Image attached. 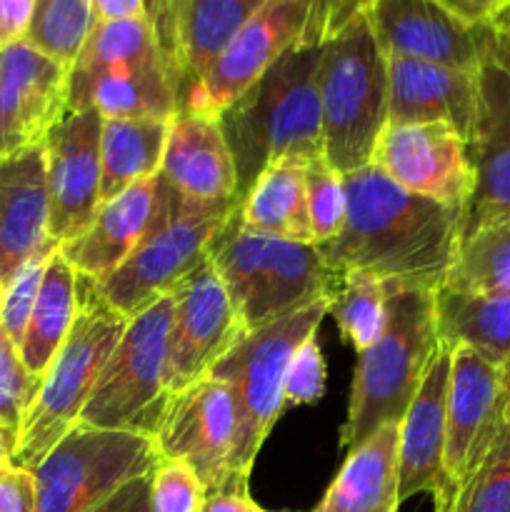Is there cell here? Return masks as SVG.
Instances as JSON below:
<instances>
[{
  "instance_id": "6da1fadb",
  "label": "cell",
  "mask_w": 510,
  "mask_h": 512,
  "mask_svg": "<svg viewBox=\"0 0 510 512\" xmlns=\"http://www.w3.org/2000/svg\"><path fill=\"white\" fill-rule=\"evenodd\" d=\"M345 223L318 245L338 275L368 273L390 290L443 288L460 248L463 210L400 188L378 165L343 175Z\"/></svg>"
},
{
  "instance_id": "7a4b0ae2",
  "label": "cell",
  "mask_w": 510,
  "mask_h": 512,
  "mask_svg": "<svg viewBox=\"0 0 510 512\" xmlns=\"http://www.w3.org/2000/svg\"><path fill=\"white\" fill-rule=\"evenodd\" d=\"M325 35L328 30L288 50L218 115L238 173V203L270 165L325 155L318 93Z\"/></svg>"
},
{
  "instance_id": "3957f363",
  "label": "cell",
  "mask_w": 510,
  "mask_h": 512,
  "mask_svg": "<svg viewBox=\"0 0 510 512\" xmlns=\"http://www.w3.org/2000/svg\"><path fill=\"white\" fill-rule=\"evenodd\" d=\"M318 93L328 163L343 175L368 165L388 125L390 83L363 5L335 15L320 53Z\"/></svg>"
},
{
  "instance_id": "277c9868",
  "label": "cell",
  "mask_w": 510,
  "mask_h": 512,
  "mask_svg": "<svg viewBox=\"0 0 510 512\" xmlns=\"http://www.w3.org/2000/svg\"><path fill=\"white\" fill-rule=\"evenodd\" d=\"M245 333L258 330L313 300H333L340 275L325 263L318 245L258 233L228 215L208 248Z\"/></svg>"
},
{
  "instance_id": "5b68a950",
  "label": "cell",
  "mask_w": 510,
  "mask_h": 512,
  "mask_svg": "<svg viewBox=\"0 0 510 512\" xmlns=\"http://www.w3.org/2000/svg\"><path fill=\"white\" fill-rule=\"evenodd\" d=\"M438 345L433 290L388 288L383 335L358 355L340 448L350 453L380 428L403 420Z\"/></svg>"
},
{
  "instance_id": "8992f818",
  "label": "cell",
  "mask_w": 510,
  "mask_h": 512,
  "mask_svg": "<svg viewBox=\"0 0 510 512\" xmlns=\"http://www.w3.org/2000/svg\"><path fill=\"white\" fill-rule=\"evenodd\" d=\"M330 310V300L320 298L258 330L245 333L210 378L230 388L235 400V440L230 455V478L223 493H248L250 470L273 425L285 413V373L295 350L315 335Z\"/></svg>"
},
{
  "instance_id": "52a82bcc",
  "label": "cell",
  "mask_w": 510,
  "mask_h": 512,
  "mask_svg": "<svg viewBox=\"0 0 510 512\" xmlns=\"http://www.w3.org/2000/svg\"><path fill=\"white\" fill-rule=\"evenodd\" d=\"M80 313L68 338L45 370L13 448V465L33 470L78 425L105 363L128 318L110 308L93 283L80 278Z\"/></svg>"
},
{
  "instance_id": "ba28073f",
  "label": "cell",
  "mask_w": 510,
  "mask_h": 512,
  "mask_svg": "<svg viewBox=\"0 0 510 512\" xmlns=\"http://www.w3.org/2000/svg\"><path fill=\"white\" fill-rule=\"evenodd\" d=\"M235 208L238 203H193L158 173V208L148 233L118 270L93 283L95 293L120 315L135 318L208 260L210 240Z\"/></svg>"
},
{
  "instance_id": "9c48e42d",
  "label": "cell",
  "mask_w": 510,
  "mask_h": 512,
  "mask_svg": "<svg viewBox=\"0 0 510 512\" xmlns=\"http://www.w3.org/2000/svg\"><path fill=\"white\" fill-rule=\"evenodd\" d=\"M173 298L163 295L128 320L78 425L155 438L170 405L165 368Z\"/></svg>"
},
{
  "instance_id": "30bf717a",
  "label": "cell",
  "mask_w": 510,
  "mask_h": 512,
  "mask_svg": "<svg viewBox=\"0 0 510 512\" xmlns=\"http://www.w3.org/2000/svg\"><path fill=\"white\" fill-rule=\"evenodd\" d=\"M155 438L75 425L30 473L38 512H95L115 493L153 473Z\"/></svg>"
},
{
  "instance_id": "8fae6325",
  "label": "cell",
  "mask_w": 510,
  "mask_h": 512,
  "mask_svg": "<svg viewBox=\"0 0 510 512\" xmlns=\"http://www.w3.org/2000/svg\"><path fill=\"white\" fill-rule=\"evenodd\" d=\"M340 8L343 5L338 0H265L203 78L185 90L180 110L218 120V115L288 50L330 30Z\"/></svg>"
},
{
  "instance_id": "7c38bea8",
  "label": "cell",
  "mask_w": 510,
  "mask_h": 512,
  "mask_svg": "<svg viewBox=\"0 0 510 512\" xmlns=\"http://www.w3.org/2000/svg\"><path fill=\"white\" fill-rule=\"evenodd\" d=\"M510 423V363L500 365L468 345L450 350L445 398V475L463 480Z\"/></svg>"
},
{
  "instance_id": "4fadbf2b",
  "label": "cell",
  "mask_w": 510,
  "mask_h": 512,
  "mask_svg": "<svg viewBox=\"0 0 510 512\" xmlns=\"http://www.w3.org/2000/svg\"><path fill=\"white\" fill-rule=\"evenodd\" d=\"M168 295L173 298V318L165 383L170 398H175L193 383L208 378L245 330L210 260L180 280Z\"/></svg>"
},
{
  "instance_id": "5bb4252c",
  "label": "cell",
  "mask_w": 510,
  "mask_h": 512,
  "mask_svg": "<svg viewBox=\"0 0 510 512\" xmlns=\"http://www.w3.org/2000/svg\"><path fill=\"white\" fill-rule=\"evenodd\" d=\"M370 163L400 188L450 208L465 210L473 193L468 140L445 123L385 125Z\"/></svg>"
},
{
  "instance_id": "9a60e30c",
  "label": "cell",
  "mask_w": 510,
  "mask_h": 512,
  "mask_svg": "<svg viewBox=\"0 0 510 512\" xmlns=\"http://www.w3.org/2000/svg\"><path fill=\"white\" fill-rule=\"evenodd\" d=\"M363 10L385 58L478 73L490 55V30L460 23L435 0H365Z\"/></svg>"
},
{
  "instance_id": "2e32d148",
  "label": "cell",
  "mask_w": 510,
  "mask_h": 512,
  "mask_svg": "<svg viewBox=\"0 0 510 512\" xmlns=\"http://www.w3.org/2000/svg\"><path fill=\"white\" fill-rule=\"evenodd\" d=\"M235 440V400L225 383L203 378L170 400L155 443L160 458L188 465L208 495L223 493Z\"/></svg>"
},
{
  "instance_id": "e0dca14e",
  "label": "cell",
  "mask_w": 510,
  "mask_h": 512,
  "mask_svg": "<svg viewBox=\"0 0 510 512\" xmlns=\"http://www.w3.org/2000/svg\"><path fill=\"white\" fill-rule=\"evenodd\" d=\"M468 150L475 183L463 210L460 243L510 218V68L493 53L478 68V110Z\"/></svg>"
},
{
  "instance_id": "ac0fdd59",
  "label": "cell",
  "mask_w": 510,
  "mask_h": 512,
  "mask_svg": "<svg viewBox=\"0 0 510 512\" xmlns=\"http://www.w3.org/2000/svg\"><path fill=\"white\" fill-rule=\"evenodd\" d=\"M100 130L95 108L68 110L43 140L50 195V238H78L100 208Z\"/></svg>"
},
{
  "instance_id": "d6986e66",
  "label": "cell",
  "mask_w": 510,
  "mask_h": 512,
  "mask_svg": "<svg viewBox=\"0 0 510 512\" xmlns=\"http://www.w3.org/2000/svg\"><path fill=\"white\" fill-rule=\"evenodd\" d=\"M70 68L20 40L0 50V160L43 145L68 113Z\"/></svg>"
},
{
  "instance_id": "ffe728a7",
  "label": "cell",
  "mask_w": 510,
  "mask_h": 512,
  "mask_svg": "<svg viewBox=\"0 0 510 512\" xmlns=\"http://www.w3.org/2000/svg\"><path fill=\"white\" fill-rule=\"evenodd\" d=\"M450 350L438 345L413 403L400 420L398 500L420 493L438 500L448 490L445 475V398H448Z\"/></svg>"
},
{
  "instance_id": "44dd1931",
  "label": "cell",
  "mask_w": 510,
  "mask_h": 512,
  "mask_svg": "<svg viewBox=\"0 0 510 512\" xmlns=\"http://www.w3.org/2000/svg\"><path fill=\"white\" fill-rule=\"evenodd\" d=\"M95 108L103 118H165L180 110V83L165 58L70 68L68 110Z\"/></svg>"
},
{
  "instance_id": "7402d4cb",
  "label": "cell",
  "mask_w": 510,
  "mask_h": 512,
  "mask_svg": "<svg viewBox=\"0 0 510 512\" xmlns=\"http://www.w3.org/2000/svg\"><path fill=\"white\" fill-rule=\"evenodd\" d=\"M48 245L50 195L45 173V148L15 153L0 160V283L5 285Z\"/></svg>"
},
{
  "instance_id": "603a6c76",
  "label": "cell",
  "mask_w": 510,
  "mask_h": 512,
  "mask_svg": "<svg viewBox=\"0 0 510 512\" xmlns=\"http://www.w3.org/2000/svg\"><path fill=\"white\" fill-rule=\"evenodd\" d=\"M388 125L445 123L470 140L478 110V73L388 58Z\"/></svg>"
},
{
  "instance_id": "cb8c5ba5",
  "label": "cell",
  "mask_w": 510,
  "mask_h": 512,
  "mask_svg": "<svg viewBox=\"0 0 510 512\" xmlns=\"http://www.w3.org/2000/svg\"><path fill=\"white\" fill-rule=\"evenodd\" d=\"M160 178L193 203H238V173L218 120L178 110L170 123Z\"/></svg>"
},
{
  "instance_id": "d4e9b609",
  "label": "cell",
  "mask_w": 510,
  "mask_h": 512,
  "mask_svg": "<svg viewBox=\"0 0 510 512\" xmlns=\"http://www.w3.org/2000/svg\"><path fill=\"white\" fill-rule=\"evenodd\" d=\"M158 208V175L130 185L113 200L103 203L93 223L60 245V253L80 278L100 283L130 258L148 233Z\"/></svg>"
},
{
  "instance_id": "484cf974",
  "label": "cell",
  "mask_w": 510,
  "mask_h": 512,
  "mask_svg": "<svg viewBox=\"0 0 510 512\" xmlns=\"http://www.w3.org/2000/svg\"><path fill=\"white\" fill-rule=\"evenodd\" d=\"M263 5L265 0H173L168 60L180 98Z\"/></svg>"
},
{
  "instance_id": "4316f807",
  "label": "cell",
  "mask_w": 510,
  "mask_h": 512,
  "mask_svg": "<svg viewBox=\"0 0 510 512\" xmlns=\"http://www.w3.org/2000/svg\"><path fill=\"white\" fill-rule=\"evenodd\" d=\"M398 438L393 423L350 450L313 512H398Z\"/></svg>"
},
{
  "instance_id": "83f0119b",
  "label": "cell",
  "mask_w": 510,
  "mask_h": 512,
  "mask_svg": "<svg viewBox=\"0 0 510 512\" xmlns=\"http://www.w3.org/2000/svg\"><path fill=\"white\" fill-rule=\"evenodd\" d=\"M170 123L165 118H103L100 205L160 173Z\"/></svg>"
},
{
  "instance_id": "f1b7e54d",
  "label": "cell",
  "mask_w": 510,
  "mask_h": 512,
  "mask_svg": "<svg viewBox=\"0 0 510 512\" xmlns=\"http://www.w3.org/2000/svg\"><path fill=\"white\" fill-rule=\"evenodd\" d=\"M435 323L440 345L448 350L468 345L493 363H510V290L470 295L438 288Z\"/></svg>"
},
{
  "instance_id": "f546056e",
  "label": "cell",
  "mask_w": 510,
  "mask_h": 512,
  "mask_svg": "<svg viewBox=\"0 0 510 512\" xmlns=\"http://www.w3.org/2000/svg\"><path fill=\"white\" fill-rule=\"evenodd\" d=\"M80 305H83L80 275L75 273L73 265L63 258L58 248L53 258L48 260L28 328L20 340V358L38 380H43L55 353L68 338L70 328L80 313Z\"/></svg>"
},
{
  "instance_id": "4dcf8cb0",
  "label": "cell",
  "mask_w": 510,
  "mask_h": 512,
  "mask_svg": "<svg viewBox=\"0 0 510 512\" xmlns=\"http://www.w3.org/2000/svg\"><path fill=\"white\" fill-rule=\"evenodd\" d=\"M305 163L308 160H280L263 170L238 203L240 220L258 233L315 245L305 195Z\"/></svg>"
},
{
  "instance_id": "1f68e13d",
  "label": "cell",
  "mask_w": 510,
  "mask_h": 512,
  "mask_svg": "<svg viewBox=\"0 0 510 512\" xmlns=\"http://www.w3.org/2000/svg\"><path fill=\"white\" fill-rule=\"evenodd\" d=\"M443 288L485 295L510 290V218L488 225L463 240Z\"/></svg>"
},
{
  "instance_id": "d6a6232c",
  "label": "cell",
  "mask_w": 510,
  "mask_h": 512,
  "mask_svg": "<svg viewBox=\"0 0 510 512\" xmlns=\"http://www.w3.org/2000/svg\"><path fill=\"white\" fill-rule=\"evenodd\" d=\"M328 313H333L345 343L353 345L360 355L383 335L388 320V285L368 273H343Z\"/></svg>"
},
{
  "instance_id": "836d02e7",
  "label": "cell",
  "mask_w": 510,
  "mask_h": 512,
  "mask_svg": "<svg viewBox=\"0 0 510 512\" xmlns=\"http://www.w3.org/2000/svg\"><path fill=\"white\" fill-rule=\"evenodd\" d=\"M435 503V512H510V423L485 458Z\"/></svg>"
},
{
  "instance_id": "e575fe53",
  "label": "cell",
  "mask_w": 510,
  "mask_h": 512,
  "mask_svg": "<svg viewBox=\"0 0 510 512\" xmlns=\"http://www.w3.org/2000/svg\"><path fill=\"white\" fill-rule=\"evenodd\" d=\"M93 25V0H35L25 40L65 68H73Z\"/></svg>"
},
{
  "instance_id": "d590c367",
  "label": "cell",
  "mask_w": 510,
  "mask_h": 512,
  "mask_svg": "<svg viewBox=\"0 0 510 512\" xmlns=\"http://www.w3.org/2000/svg\"><path fill=\"white\" fill-rule=\"evenodd\" d=\"M305 195H308L313 243H328L343 228L348 200H345L343 173H338L325 155H315L305 163Z\"/></svg>"
},
{
  "instance_id": "8d00e7d4",
  "label": "cell",
  "mask_w": 510,
  "mask_h": 512,
  "mask_svg": "<svg viewBox=\"0 0 510 512\" xmlns=\"http://www.w3.org/2000/svg\"><path fill=\"white\" fill-rule=\"evenodd\" d=\"M40 380L25 368L20 348L0 325V430L18 438L25 413L38 393Z\"/></svg>"
},
{
  "instance_id": "74e56055",
  "label": "cell",
  "mask_w": 510,
  "mask_h": 512,
  "mask_svg": "<svg viewBox=\"0 0 510 512\" xmlns=\"http://www.w3.org/2000/svg\"><path fill=\"white\" fill-rule=\"evenodd\" d=\"M208 490L180 460L160 458L148 478L150 512H200Z\"/></svg>"
},
{
  "instance_id": "f35d334b",
  "label": "cell",
  "mask_w": 510,
  "mask_h": 512,
  "mask_svg": "<svg viewBox=\"0 0 510 512\" xmlns=\"http://www.w3.org/2000/svg\"><path fill=\"white\" fill-rule=\"evenodd\" d=\"M60 245H48L45 250H40L38 255L28 260L18 273L13 275L8 285L3 290V303H0V325L5 328V333L18 343L23 340L25 328H28L30 313H33L35 298H38L40 283H43L45 268H48V260L53 258V253Z\"/></svg>"
},
{
  "instance_id": "ab89813d",
  "label": "cell",
  "mask_w": 510,
  "mask_h": 512,
  "mask_svg": "<svg viewBox=\"0 0 510 512\" xmlns=\"http://www.w3.org/2000/svg\"><path fill=\"white\" fill-rule=\"evenodd\" d=\"M325 380H328V370H325L323 350H320L315 335H310L300 343V348L295 350L288 363L283 388L285 408L318 403L325 393Z\"/></svg>"
},
{
  "instance_id": "60d3db41",
  "label": "cell",
  "mask_w": 510,
  "mask_h": 512,
  "mask_svg": "<svg viewBox=\"0 0 510 512\" xmlns=\"http://www.w3.org/2000/svg\"><path fill=\"white\" fill-rule=\"evenodd\" d=\"M0 512H38V493L30 470L13 463L0 470Z\"/></svg>"
},
{
  "instance_id": "b9f144b4",
  "label": "cell",
  "mask_w": 510,
  "mask_h": 512,
  "mask_svg": "<svg viewBox=\"0 0 510 512\" xmlns=\"http://www.w3.org/2000/svg\"><path fill=\"white\" fill-rule=\"evenodd\" d=\"M450 15L470 28H488L500 13L510 8V0H435Z\"/></svg>"
},
{
  "instance_id": "7bdbcfd3",
  "label": "cell",
  "mask_w": 510,
  "mask_h": 512,
  "mask_svg": "<svg viewBox=\"0 0 510 512\" xmlns=\"http://www.w3.org/2000/svg\"><path fill=\"white\" fill-rule=\"evenodd\" d=\"M33 13L35 0H0V50L25 40Z\"/></svg>"
},
{
  "instance_id": "ee69618b",
  "label": "cell",
  "mask_w": 510,
  "mask_h": 512,
  "mask_svg": "<svg viewBox=\"0 0 510 512\" xmlns=\"http://www.w3.org/2000/svg\"><path fill=\"white\" fill-rule=\"evenodd\" d=\"M148 478L135 480V483L125 485L120 493H115L108 503L100 505L95 512H150V503H148Z\"/></svg>"
},
{
  "instance_id": "f6af8a7d",
  "label": "cell",
  "mask_w": 510,
  "mask_h": 512,
  "mask_svg": "<svg viewBox=\"0 0 510 512\" xmlns=\"http://www.w3.org/2000/svg\"><path fill=\"white\" fill-rule=\"evenodd\" d=\"M95 23L145 18V0H93Z\"/></svg>"
},
{
  "instance_id": "bcb514c9",
  "label": "cell",
  "mask_w": 510,
  "mask_h": 512,
  "mask_svg": "<svg viewBox=\"0 0 510 512\" xmlns=\"http://www.w3.org/2000/svg\"><path fill=\"white\" fill-rule=\"evenodd\" d=\"M170 5H173V0H145V18L153 25L155 38H158V45L160 50H163L165 60H168L170 48ZM175 78H178V75H175Z\"/></svg>"
},
{
  "instance_id": "7dc6e473",
  "label": "cell",
  "mask_w": 510,
  "mask_h": 512,
  "mask_svg": "<svg viewBox=\"0 0 510 512\" xmlns=\"http://www.w3.org/2000/svg\"><path fill=\"white\" fill-rule=\"evenodd\" d=\"M200 512H265L250 493H213L205 498Z\"/></svg>"
},
{
  "instance_id": "c3c4849f",
  "label": "cell",
  "mask_w": 510,
  "mask_h": 512,
  "mask_svg": "<svg viewBox=\"0 0 510 512\" xmlns=\"http://www.w3.org/2000/svg\"><path fill=\"white\" fill-rule=\"evenodd\" d=\"M490 30V53L498 58L500 63L510 68V8L500 13L493 23L488 25Z\"/></svg>"
},
{
  "instance_id": "681fc988",
  "label": "cell",
  "mask_w": 510,
  "mask_h": 512,
  "mask_svg": "<svg viewBox=\"0 0 510 512\" xmlns=\"http://www.w3.org/2000/svg\"><path fill=\"white\" fill-rule=\"evenodd\" d=\"M13 448H15V440L0 430V470H3L5 465L13 463V460H10L13 458Z\"/></svg>"
},
{
  "instance_id": "f907efd6",
  "label": "cell",
  "mask_w": 510,
  "mask_h": 512,
  "mask_svg": "<svg viewBox=\"0 0 510 512\" xmlns=\"http://www.w3.org/2000/svg\"><path fill=\"white\" fill-rule=\"evenodd\" d=\"M340 5H343V8H358V5H363L365 0H338Z\"/></svg>"
},
{
  "instance_id": "816d5d0a",
  "label": "cell",
  "mask_w": 510,
  "mask_h": 512,
  "mask_svg": "<svg viewBox=\"0 0 510 512\" xmlns=\"http://www.w3.org/2000/svg\"><path fill=\"white\" fill-rule=\"evenodd\" d=\"M0 303H3V283H0Z\"/></svg>"
}]
</instances>
